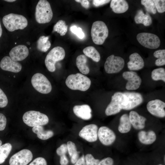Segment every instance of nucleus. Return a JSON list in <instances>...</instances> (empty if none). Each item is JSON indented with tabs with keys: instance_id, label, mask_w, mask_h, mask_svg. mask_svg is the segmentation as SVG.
Wrapping results in <instances>:
<instances>
[{
	"instance_id": "aec40b11",
	"label": "nucleus",
	"mask_w": 165,
	"mask_h": 165,
	"mask_svg": "<svg viewBox=\"0 0 165 165\" xmlns=\"http://www.w3.org/2000/svg\"><path fill=\"white\" fill-rule=\"evenodd\" d=\"M73 110L76 116L82 119L88 120L92 117V110L87 105H75L73 107Z\"/></svg>"
},
{
	"instance_id": "ea45409f",
	"label": "nucleus",
	"mask_w": 165,
	"mask_h": 165,
	"mask_svg": "<svg viewBox=\"0 0 165 165\" xmlns=\"http://www.w3.org/2000/svg\"><path fill=\"white\" fill-rule=\"evenodd\" d=\"M28 165H47V163L44 158L38 157L35 159Z\"/></svg>"
},
{
	"instance_id": "09e8293b",
	"label": "nucleus",
	"mask_w": 165,
	"mask_h": 165,
	"mask_svg": "<svg viewBox=\"0 0 165 165\" xmlns=\"http://www.w3.org/2000/svg\"><path fill=\"white\" fill-rule=\"evenodd\" d=\"M2 29L1 26L0 22V38L2 36Z\"/></svg>"
},
{
	"instance_id": "58836bf2",
	"label": "nucleus",
	"mask_w": 165,
	"mask_h": 165,
	"mask_svg": "<svg viewBox=\"0 0 165 165\" xmlns=\"http://www.w3.org/2000/svg\"><path fill=\"white\" fill-rule=\"evenodd\" d=\"M8 100L6 94L0 88V108H3L8 104Z\"/></svg>"
},
{
	"instance_id": "3c124183",
	"label": "nucleus",
	"mask_w": 165,
	"mask_h": 165,
	"mask_svg": "<svg viewBox=\"0 0 165 165\" xmlns=\"http://www.w3.org/2000/svg\"><path fill=\"white\" fill-rule=\"evenodd\" d=\"M2 142L1 139H0V146L2 145Z\"/></svg>"
},
{
	"instance_id": "f8f14e48",
	"label": "nucleus",
	"mask_w": 165,
	"mask_h": 165,
	"mask_svg": "<svg viewBox=\"0 0 165 165\" xmlns=\"http://www.w3.org/2000/svg\"><path fill=\"white\" fill-rule=\"evenodd\" d=\"M33 154L31 151L23 149L13 155L10 158L9 165H27L32 160Z\"/></svg>"
},
{
	"instance_id": "7ed1b4c3",
	"label": "nucleus",
	"mask_w": 165,
	"mask_h": 165,
	"mask_svg": "<svg viewBox=\"0 0 165 165\" xmlns=\"http://www.w3.org/2000/svg\"><path fill=\"white\" fill-rule=\"evenodd\" d=\"M35 19L38 23H49L53 16V13L49 2L46 0H40L35 8Z\"/></svg>"
},
{
	"instance_id": "c85d7f7f",
	"label": "nucleus",
	"mask_w": 165,
	"mask_h": 165,
	"mask_svg": "<svg viewBox=\"0 0 165 165\" xmlns=\"http://www.w3.org/2000/svg\"><path fill=\"white\" fill-rule=\"evenodd\" d=\"M83 52L86 56L91 58L96 62H99L100 59V55L97 50L94 47L90 46L83 50Z\"/></svg>"
},
{
	"instance_id": "cd10ccee",
	"label": "nucleus",
	"mask_w": 165,
	"mask_h": 165,
	"mask_svg": "<svg viewBox=\"0 0 165 165\" xmlns=\"http://www.w3.org/2000/svg\"><path fill=\"white\" fill-rule=\"evenodd\" d=\"M68 151L71 157L72 163L75 164L79 158V152L77 150L75 144L71 141L67 142Z\"/></svg>"
},
{
	"instance_id": "79ce46f5",
	"label": "nucleus",
	"mask_w": 165,
	"mask_h": 165,
	"mask_svg": "<svg viewBox=\"0 0 165 165\" xmlns=\"http://www.w3.org/2000/svg\"><path fill=\"white\" fill-rule=\"evenodd\" d=\"M7 124V119L4 115L0 113V132L5 129Z\"/></svg>"
},
{
	"instance_id": "49530a36",
	"label": "nucleus",
	"mask_w": 165,
	"mask_h": 165,
	"mask_svg": "<svg viewBox=\"0 0 165 165\" xmlns=\"http://www.w3.org/2000/svg\"><path fill=\"white\" fill-rule=\"evenodd\" d=\"M74 165H86L84 155L79 158Z\"/></svg>"
},
{
	"instance_id": "37998d69",
	"label": "nucleus",
	"mask_w": 165,
	"mask_h": 165,
	"mask_svg": "<svg viewBox=\"0 0 165 165\" xmlns=\"http://www.w3.org/2000/svg\"><path fill=\"white\" fill-rule=\"evenodd\" d=\"M113 160L110 157L105 158L100 161L98 165H113Z\"/></svg>"
},
{
	"instance_id": "a18cd8bd",
	"label": "nucleus",
	"mask_w": 165,
	"mask_h": 165,
	"mask_svg": "<svg viewBox=\"0 0 165 165\" xmlns=\"http://www.w3.org/2000/svg\"><path fill=\"white\" fill-rule=\"evenodd\" d=\"M75 1L80 3L82 6L86 9L89 8L90 7V4L88 0H75Z\"/></svg>"
},
{
	"instance_id": "f257e3e1",
	"label": "nucleus",
	"mask_w": 165,
	"mask_h": 165,
	"mask_svg": "<svg viewBox=\"0 0 165 165\" xmlns=\"http://www.w3.org/2000/svg\"><path fill=\"white\" fill-rule=\"evenodd\" d=\"M65 84L69 89L85 91L90 87L91 81L86 76L80 73L69 75L65 80Z\"/></svg>"
},
{
	"instance_id": "39448f33",
	"label": "nucleus",
	"mask_w": 165,
	"mask_h": 165,
	"mask_svg": "<svg viewBox=\"0 0 165 165\" xmlns=\"http://www.w3.org/2000/svg\"><path fill=\"white\" fill-rule=\"evenodd\" d=\"M23 120L27 125L33 127L45 125L49 121L47 115L39 112L33 110L25 112L23 115Z\"/></svg>"
},
{
	"instance_id": "4c0bfd02",
	"label": "nucleus",
	"mask_w": 165,
	"mask_h": 165,
	"mask_svg": "<svg viewBox=\"0 0 165 165\" xmlns=\"http://www.w3.org/2000/svg\"><path fill=\"white\" fill-rule=\"evenodd\" d=\"M70 30L75 35L80 39H82L84 37L85 34L81 28L73 25L70 28Z\"/></svg>"
},
{
	"instance_id": "5701e85b",
	"label": "nucleus",
	"mask_w": 165,
	"mask_h": 165,
	"mask_svg": "<svg viewBox=\"0 0 165 165\" xmlns=\"http://www.w3.org/2000/svg\"><path fill=\"white\" fill-rule=\"evenodd\" d=\"M134 21L137 24H143L145 26L150 25L152 23V18L147 12L145 14L142 9H139L134 16Z\"/></svg>"
},
{
	"instance_id": "4be33fe9",
	"label": "nucleus",
	"mask_w": 165,
	"mask_h": 165,
	"mask_svg": "<svg viewBox=\"0 0 165 165\" xmlns=\"http://www.w3.org/2000/svg\"><path fill=\"white\" fill-rule=\"evenodd\" d=\"M138 136L140 141L145 145L152 144L155 141L156 138L155 133L152 130L148 131H141L138 133Z\"/></svg>"
},
{
	"instance_id": "dca6fc26",
	"label": "nucleus",
	"mask_w": 165,
	"mask_h": 165,
	"mask_svg": "<svg viewBox=\"0 0 165 165\" xmlns=\"http://www.w3.org/2000/svg\"><path fill=\"white\" fill-rule=\"evenodd\" d=\"M97 135L100 142L106 146L112 144L116 139V135L114 132L105 126H102L99 128Z\"/></svg>"
},
{
	"instance_id": "c03bdc74",
	"label": "nucleus",
	"mask_w": 165,
	"mask_h": 165,
	"mask_svg": "<svg viewBox=\"0 0 165 165\" xmlns=\"http://www.w3.org/2000/svg\"><path fill=\"white\" fill-rule=\"evenodd\" d=\"M110 0H94L93 1V4L95 7H98L109 3Z\"/></svg>"
},
{
	"instance_id": "6e6552de",
	"label": "nucleus",
	"mask_w": 165,
	"mask_h": 165,
	"mask_svg": "<svg viewBox=\"0 0 165 165\" xmlns=\"http://www.w3.org/2000/svg\"><path fill=\"white\" fill-rule=\"evenodd\" d=\"M137 39L141 45L150 49H156L160 44V41L156 35L150 33L142 32L138 34Z\"/></svg>"
},
{
	"instance_id": "412c9836",
	"label": "nucleus",
	"mask_w": 165,
	"mask_h": 165,
	"mask_svg": "<svg viewBox=\"0 0 165 165\" xmlns=\"http://www.w3.org/2000/svg\"><path fill=\"white\" fill-rule=\"evenodd\" d=\"M129 116L131 124L135 129L141 130L144 128L146 120L145 117L133 111L130 112Z\"/></svg>"
},
{
	"instance_id": "a211bd4d",
	"label": "nucleus",
	"mask_w": 165,
	"mask_h": 165,
	"mask_svg": "<svg viewBox=\"0 0 165 165\" xmlns=\"http://www.w3.org/2000/svg\"><path fill=\"white\" fill-rule=\"evenodd\" d=\"M0 67L3 70L14 73L19 72L22 69L20 63L13 61L8 56L2 58L0 62Z\"/></svg>"
},
{
	"instance_id": "20e7f679",
	"label": "nucleus",
	"mask_w": 165,
	"mask_h": 165,
	"mask_svg": "<svg viewBox=\"0 0 165 165\" xmlns=\"http://www.w3.org/2000/svg\"><path fill=\"white\" fill-rule=\"evenodd\" d=\"M91 35L93 42L101 45L105 42L108 35V30L105 24L101 21H96L92 24Z\"/></svg>"
},
{
	"instance_id": "ddd939ff",
	"label": "nucleus",
	"mask_w": 165,
	"mask_h": 165,
	"mask_svg": "<svg viewBox=\"0 0 165 165\" xmlns=\"http://www.w3.org/2000/svg\"><path fill=\"white\" fill-rule=\"evenodd\" d=\"M148 112L155 116L163 118L165 116V103L159 99L149 101L147 104Z\"/></svg>"
},
{
	"instance_id": "c756f323",
	"label": "nucleus",
	"mask_w": 165,
	"mask_h": 165,
	"mask_svg": "<svg viewBox=\"0 0 165 165\" xmlns=\"http://www.w3.org/2000/svg\"><path fill=\"white\" fill-rule=\"evenodd\" d=\"M49 36H41L37 41V48L42 52H46L51 46V43L48 40Z\"/></svg>"
},
{
	"instance_id": "603ef678",
	"label": "nucleus",
	"mask_w": 165,
	"mask_h": 165,
	"mask_svg": "<svg viewBox=\"0 0 165 165\" xmlns=\"http://www.w3.org/2000/svg\"><path fill=\"white\" fill-rule=\"evenodd\" d=\"M27 44H28V45H30V43L29 42H27Z\"/></svg>"
},
{
	"instance_id": "a878e982",
	"label": "nucleus",
	"mask_w": 165,
	"mask_h": 165,
	"mask_svg": "<svg viewBox=\"0 0 165 165\" xmlns=\"http://www.w3.org/2000/svg\"><path fill=\"white\" fill-rule=\"evenodd\" d=\"M131 127V124L128 115L127 114L123 115L120 118L118 128L119 131L122 133H128L130 130Z\"/></svg>"
},
{
	"instance_id": "bb28decb",
	"label": "nucleus",
	"mask_w": 165,
	"mask_h": 165,
	"mask_svg": "<svg viewBox=\"0 0 165 165\" xmlns=\"http://www.w3.org/2000/svg\"><path fill=\"white\" fill-rule=\"evenodd\" d=\"M87 58L83 54L79 55L76 58V63L77 68L82 74L86 75L90 72V69L86 65Z\"/></svg>"
},
{
	"instance_id": "423d86ee",
	"label": "nucleus",
	"mask_w": 165,
	"mask_h": 165,
	"mask_svg": "<svg viewBox=\"0 0 165 165\" xmlns=\"http://www.w3.org/2000/svg\"><path fill=\"white\" fill-rule=\"evenodd\" d=\"M65 55V50L62 47L56 46L53 48L48 53L45 60V65L48 70L51 72H54L55 64L63 60Z\"/></svg>"
},
{
	"instance_id": "de8ad7c7",
	"label": "nucleus",
	"mask_w": 165,
	"mask_h": 165,
	"mask_svg": "<svg viewBox=\"0 0 165 165\" xmlns=\"http://www.w3.org/2000/svg\"><path fill=\"white\" fill-rule=\"evenodd\" d=\"M60 162L61 165H67L68 160L65 155L60 156Z\"/></svg>"
},
{
	"instance_id": "9b49d317",
	"label": "nucleus",
	"mask_w": 165,
	"mask_h": 165,
	"mask_svg": "<svg viewBox=\"0 0 165 165\" xmlns=\"http://www.w3.org/2000/svg\"><path fill=\"white\" fill-rule=\"evenodd\" d=\"M123 93L125 97L122 109L131 110L139 105L143 102V97L139 93L129 92Z\"/></svg>"
},
{
	"instance_id": "7c9ffc66",
	"label": "nucleus",
	"mask_w": 165,
	"mask_h": 165,
	"mask_svg": "<svg viewBox=\"0 0 165 165\" xmlns=\"http://www.w3.org/2000/svg\"><path fill=\"white\" fill-rule=\"evenodd\" d=\"M12 149V145L9 143L2 144L0 146V164L4 163L9 156Z\"/></svg>"
},
{
	"instance_id": "393cba45",
	"label": "nucleus",
	"mask_w": 165,
	"mask_h": 165,
	"mask_svg": "<svg viewBox=\"0 0 165 165\" xmlns=\"http://www.w3.org/2000/svg\"><path fill=\"white\" fill-rule=\"evenodd\" d=\"M33 132L37 134V137L42 140H47L53 136V132L50 130H45L42 126L33 127L32 129Z\"/></svg>"
},
{
	"instance_id": "9d476101",
	"label": "nucleus",
	"mask_w": 165,
	"mask_h": 165,
	"mask_svg": "<svg viewBox=\"0 0 165 165\" xmlns=\"http://www.w3.org/2000/svg\"><path fill=\"white\" fill-rule=\"evenodd\" d=\"M123 93L116 92L112 96L111 101L107 107L105 113L107 116L116 114L122 109L124 99Z\"/></svg>"
},
{
	"instance_id": "b1692460",
	"label": "nucleus",
	"mask_w": 165,
	"mask_h": 165,
	"mask_svg": "<svg viewBox=\"0 0 165 165\" xmlns=\"http://www.w3.org/2000/svg\"><path fill=\"white\" fill-rule=\"evenodd\" d=\"M110 6L112 11L116 13H125L129 8L127 2L124 0H112L111 1Z\"/></svg>"
},
{
	"instance_id": "e433bc0d",
	"label": "nucleus",
	"mask_w": 165,
	"mask_h": 165,
	"mask_svg": "<svg viewBox=\"0 0 165 165\" xmlns=\"http://www.w3.org/2000/svg\"><path fill=\"white\" fill-rule=\"evenodd\" d=\"M156 9L159 13H163L165 11V1L163 0H154Z\"/></svg>"
},
{
	"instance_id": "6ab92c4d",
	"label": "nucleus",
	"mask_w": 165,
	"mask_h": 165,
	"mask_svg": "<svg viewBox=\"0 0 165 165\" xmlns=\"http://www.w3.org/2000/svg\"><path fill=\"white\" fill-rule=\"evenodd\" d=\"M129 61L127 63L128 69L132 71L138 70L144 66V62L141 56L137 53L131 54L129 57Z\"/></svg>"
},
{
	"instance_id": "a19ab883",
	"label": "nucleus",
	"mask_w": 165,
	"mask_h": 165,
	"mask_svg": "<svg viewBox=\"0 0 165 165\" xmlns=\"http://www.w3.org/2000/svg\"><path fill=\"white\" fill-rule=\"evenodd\" d=\"M68 152V148L66 144H63L59 147L56 150L57 154L59 156L65 155Z\"/></svg>"
},
{
	"instance_id": "72a5a7b5",
	"label": "nucleus",
	"mask_w": 165,
	"mask_h": 165,
	"mask_svg": "<svg viewBox=\"0 0 165 165\" xmlns=\"http://www.w3.org/2000/svg\"><path fill=\"white\" fill-rule=\"evenodd\" d=\"M154 56L157 58L155 64L157 66H161L165 64V50H160L156 51L153 53Z\"/></svg>"
},
{
	"instance_id": "c9c22d12",
	"label": "nucleus",
	"mask_w": 165,
	"mask_h": 165,
	"mask_svg": "<svg viewBox=\"0 0 165 165\" xmlns=\"http://www.w3.org/2000/svg\"><path fill=\"white\" fill-rule=\"evenodd\" d=\"M86 165H98L100 160L95 159L90 154H87L85 156Z\"/></svg>"
},
{
	"instance_id": "0eeeda50",
	"label": "nucleus",
	"mask_w": 165,
	"mask_h": 165,
	"mask_svg": "<svg viewBox=\"0 0 165 165\" xmlns=\"http://www.w3.org/2000/svg\"><path fill=\"white\" fill-rule=\"evenodd\" d=\"M31 83L37 91L42 94H48L51 91L52 87L50 82L43 74L37 73L32 76Z\"/></svg>"
},
{
	"instance_id": "4468645a",
	"label": "nucleus",
	"mask_w": 165,
	"mask_h": 165,
	"mask_svg": "<svg viewBox=\"0 0 165 165\" xmlns=\"http://www.w3.org/2000/svg\"><path fill=\"white\" fill-rule=\"evenodd\" d=\"M98 127L95 124H90L83 127L79 133V136L87 141L92 142L98 138Z\"/></svg>"
},
{
	"instance_id": "f3484780",
	"label": "nucleus",
	"mask_w": 165,
	"mask_h": 165,
	"mask_svg": "<svg viewBox=\"0 0 165 165\" xmlns=\"http://www.w3.org/2000/svg\"><path fill=\"white\" fill-rule=\"evenodd\" d=\"M29 50L24 45H19L13 48L9 53L10 58L13 61L17 62L25 59L28 55Z\"/></svg>"
},
{
	"instance_id": "473e14b6",
	"label": "nucleus",
	"mask_w": 165,
	"mask_h": 165,
	"mask_svg": "<svg viewBox=\"0 0 165 165\" xmlns=\"http://www.w3.org/2000/svg\"><path fill=\"white\" fill-rule=\"evenodd\" d=\"M151 77L155 81L161 80L165 82V70L160 68L154 69L151 73Z\"/></svg>"
},
{
	"instance_id": "1a4fd4ad",
	"label": "nucleus",
	"mask_w": 165,
	"mask_h": 165,
	"mask_svg": "<svg viewBox=\"0 0 165 165\" xmlns=\"http://www.w3.org/2000/svg\"><path fill=\"white\" fill-rule=\"evenodd\" d=\"M124 65V60L122 57L112 55L107 58L105 63L104 68L108 74L116 73L120 71Z\"/></svg>"
},
{
	"instance_id": "f03ea898",
	"label": "nucleus",
	"mask_w": 165,
	"mask_h": 165,
	"mask_svg": "<svg viewBox=\"0 0 165 165\" xmlns=\"http://www.w3.org/2000/svg\"><path fill=\"white\" fill-rule=\"evenodd\" d=\"M2 22L6 28L11 32L23 29L28 24V20L24 16L13 13L5 16Z\"/></svg>"
},
{
	"instance_id": "f704fd0d",
	"label": "nucleus",
	"mask_w": 165,
	"mask_h": 165,
	"mask_svg": "<svg viewBox=\"0 0 165 165\" xmlns=\"http://www.w3.org/2000/svg\"><path fill=\"white\" fill-rule=\"evenodd\" d=\"M141 4L143 5L148 13L155 14L156 13V9L154 2L151 0H142Z\"/></svg>"
},
{
	"instance_id": "864d4df0",
	"label": "nucleus",
	"mask_w": 165,
	"mask_h": 165,
	"mask_svg": "<svg viewBox=\"0 0 165 165\" xmlns=\"http://www.w3.org/2000/svg\"><path fill=\"white\" fill-rule=\"evenodd\" d=\"M162 165V164H159V165Z\"/></svg>"
},
{
	"instance_id": "2f4dec72",
	"label": "nucleus",
	"mask_w": 165,
	"mask_h": 165,
	"mask_svg": "<svg viewBox=\"0 0 165 165\" xmlns=\"http://www.w3.org/2000/svg\"><path fill=\"white\" fill-rule=\"evenodd\" d=\"M68 25L66 24L64 20H59L54 26L53 31H56L61 36L65 35L68 30Z\"/></svg>"
},
{
	"instance_id": "2eb2a0df",
	"label": "nucleus",
	"mask_w": 165,
	"mask_h": 165,
	"mask_svg": "<svg viewBox=\"0 0 165 165\" xmlns=\"http://www.w3.org/2000/svg\"><path fill=\"white\" fill-rule=\"evenodd\" d=\"M122 75L127 81L126 85V88L127 90H136L139 87L141 83V79L136 72L126 71L123 73Z\"/></svg>"
},
{
	"instance_id": "8fccbe9b",
	"label": "nucleus",
	"mask_w": 165,
	"mask_h": 165,
	"mask_svg": "<svg viewBox=\"0 0 165 165\" xmlns=\"http://www.w3.org/2000/svg\"><path fill=\"white\" fill-rule=\"evenodd\" d=\"M4 1L6 2H14L16 1V0H5Z\"/></svg>"
}]
</instances>
